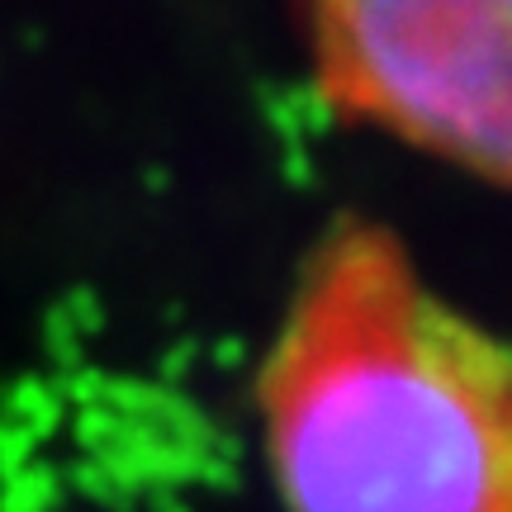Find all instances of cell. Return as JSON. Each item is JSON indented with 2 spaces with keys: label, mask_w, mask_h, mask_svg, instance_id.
I'll return each instance as SVG.
<instances>
[{
  "label": "cell",
  "mask_w": 512,
  "mask_h": 512,
  "mask_svg": "<svg viewBox=\"0 0 512 512\" xmlns=\"http://www.w3.org/2000/svg\"><path fill=\"white\" fill-rule=\"evenodd\" d=\"M285 512H512V342L380 219L337 214L256 370Z\"/></svg>",
  "instance_id": "6da1fadb"
},
{
  "label": "cell",
  "mask_w": 512,
  "mask_h": 512,
  "mask_svg": "<svg viewBox=\"0 0 512 512\" xmlns=\"http://www.w3.org/2000/svg\"><path fill=\"white\" fill-rule=\"evenodd\" d=\"M332 119L512 195V0H299Z\"/></svg>",
  "instance_id": "7a4b0ae2"
}]
</instances>
